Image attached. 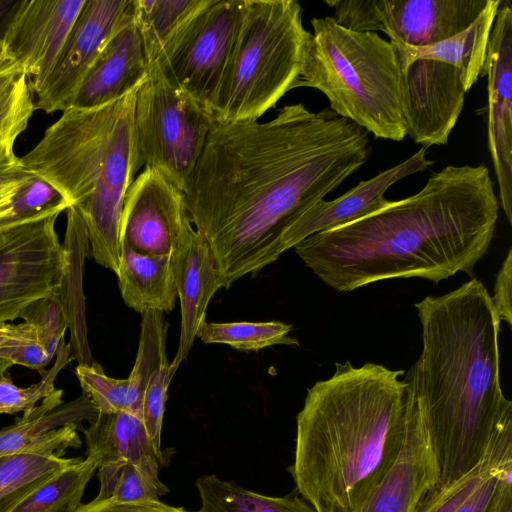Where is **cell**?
<instances>
[{
    "label": "cell",
    "mask_w": 512,
    "mask_h": 512,
    "mask_svg": "<svg viewBox=\"0 0 512 512\" xmlns=\"http://www.w3.org/2000/svg\"><path fill=\"white\" fill-rule=\"evenodd\" d=\"M498 213L486 165H448L417 193L311 235L294 249L338 292L399 278L437 284L458 272L474 274L494 237Z\"/></svg>",
    "instance_id": "2"
},
{
    "label": "cell",
    "mask_w": 512,
    "mask_h": 512,
    "mask_svg": "<svg viewBox=\"0 0 512 512\" xmlns=\"http://www.w3.org/2000/svg\"><path fill=\"white\" fill-rule=\"evenodd\" d=\"M137 89L95 108L70 107L20 158L57 189L84 221L95 262L114 273L126 193L141 168L134 140Z\"/></svg>",
    "instance_id": "5"
},
{
    "label": "cell",
    "mask_w": 512,
    "mask_h": 512,
    "mask_svg": "<svg viewBox=\"0 0 512 512\" xmlns=\"http://www.w3.org/2000/svg\"><path fill=\"white\" fill-rule=\"evenodd\" d=\"M0 359L10 366L21 365L34 369L41 376L47 371L46 366L51 362L38 339L0 349Z\"/></svg>",
    "instance_id": "38"
},
{
    "label": "cell",
    "mask_w": 512,
    "mask_h": 512,
    "mask_svg": "<svg viewBox=\"0 0 512 512\" xmlns=\"http://www.w3.org/2000/svg\"><path fill=\"white\" fill-rule=\"evenodd\" d=\"M302 13L295 0H245L212 107L216 121H256L296 88L312 36Z\"/></svg>",
    "instance_id": "7"
},
{
    "label": "cell",
    "mask_w": 512,
    "mask_h": 512,
    "mask_svg": "<svg viewBox=\"0 0 512 512\" xmlns=\"http://www.w3.org/2000/svg\"><path fill=\"white\" fill-rule=\"evenodd\" d=\"M81 431L87 456L96 461L98 468L128 462L160 468L166 463L164 452L153 443L141 417L136 414L99 412Z\"/></svg>",
    "instance_id": "22"
},
{
    "label": "cell",
    "mask_w": 512,
    "mask_h": 512,
    "mask_svg": "<svg viewBox=\"0 0 512 512\" xmlns=\"http://www.w3.org/2000/svg\"><path fill=\"white\" fill-rule=\"evenodd\" d=\"M313 32L297 87L322 92L329 109L379 139L406 137L395 50L378 33L357 32L332 16L311 20Z\"/></svg>",
    "instance_id": "6"
},
{
    "label": "cell",
    "mask_w": 512,
    "mask_h": 512,
    "mask_svg": "<svg viewBox=\"0 0 512 512\" xmlns=\"http://www.w3.org/2000/svg\"><path fill=\"white\" fill-rule=\"evenodd\" d=\"M79 458L36 453L0 456V512H13L31 493Z\"/></svg>",
    "instance_id": "27"
},
{
    "label": "cell",
    "mask_w": 512,
    "mask_h": 512,
    "mask_svg": "<svg viewBox=\"0 0 512 512\" xmlns=\"http://www.w3.org/2000/svg\"><path fill=\"white\" fill-rule=\"evenodd\" d=\"M131 7V0H86L41 88L32 95L35 110L70 108L105 44Z\"/></svg>",
    "instance_id": "13"
},
{
    "label": "cell",
    "mask_w": 512,
    "mask_h": 512,
    "mask_svg": "<svg viewBox=\"0 0 512 512\" xmlns=\"http://www.w3.org/2000/svg\"><path fill=\"white\" fill-rule=\"evenodd\" d=\"M176 370L169 363L167 356L163 357L153 370L143 395L140 417L148 435L158 449H161L167 391Z\"/></svg>",
    "instance_id": "36"
},
{
    "label": "cell",
    "mask_w": 512,
    "mask_h": 512,
    "mask_svg": "<svg viewBox=\"0 0 512 512\" xmlns=\"http://www.w3.org/2000/svg\"><path fill=\"white\" fill-rule=\"evenodd\" d=\"M124 303L143 314L171 312L177 300L173 254H145L121 245L117 272Z\"/></svg>",
    "instance_id": "23"
},
{
    "label": "cell",
    "mask_w": 512,
    "mask_h": 512,
    "mask_svg": "<svg viewBox=\"0 0 512 512\" xmlns=\"http://www.w3.org/2000/svg\"><path fill=\"white\" fill-rule=\"evenodd\" d=\"M9 231L10 229L0 230V248L6 243L9 236Z\"/></svg>",
    "instance_id": "47"
},
{
    "label": "cell",
    "mask_w": 512,
    "mask_h": 512,
    "mask_svg": "<svg viewBox=\"0 0 512 512\" xmlns=\"http://www.w3.org/2000/svg\"><path fill=\"white\" fill-rule=\"evenodd\" d=\"M437 486V469L422 421L407 398L400 452L357 512H417Z\"/></svg>",
    "instance_id": "18"
},
{
    "label": "cell",
    "mask_w": 512,
    "mask_h": 512,
    "mask_svg": "<svg viewBox=\"0 0 512 512\" xmlns=\"http://www.w3.org/2000/svg\"><path fill=\"white\" fill-rule=\"evenodd\" d=\"M370 152L369 133L329 108L297 103L267 122L215 120L184 194L222 288L286 252L292 224Z\"/></svg>",
    "instance_id": "1"
},
{
    "label": "cell",
    "mask_w": 512,
    "mask_h": 512,
    "mask_svg": "<svg viewBox=\"0 0 512 512\" xmlns=\"http://www.w3.org/2000/svg\"><path fill=\"white\" fill-rule=\"evenodd\" d=\"M201 506L197 512H316L302 497L267 496L207 474L196 481Z\"/></svg>",
    "instance_id": "25"
},
{
    "label": "cell",
    "mask_w": 512,
    "mask_h": 512,
    "mask_svg": "<svg viewBox=\"0 0 512 512\" xmlns=\"http://www.w3.org/2000/svg\"><path fill=\"white\" fill-rule=\"evenodd\" d=\"M29 174L22 179L10 182L0 187V220L7 216L14 194Z\"/></svg>",
    "instance_id": "44"
},
{
    "label": "cell",
    "mask_w": 512,
    "mask_h": 512,
    "mask_svg": "<svg viewBox=\"0 0 512 512\" xmlns=\"http://www.w3.org/2000/svg\"><path fill=\"white\" fill-rule=\"evenodd\" d=\"M291 325L280 321L205 322L198 337L206 344H226L240 351H258L275 345H298Z\"/></svg>",
    "instance_id": "30"
},
{
    "label": "cell",
    "mask_w": 512,
    "mask_h": 512,
    "mask_svg": "<svg viewBox=\"0 0 512 512\" xmlns=\"http://www.w3.org/2000/svg\"><path fill=\"white\" fill-rule=\"evenodd\" d=\"M158 362L153 348L140 346L133 368L125 379L109 377L96 362L78 364L75 374L83 394L99 412H128L140 416L143 395Z\"/></svg>",
    "instance_id": "24"
},
{
    "label": "cell",
    "mask_w": 512,
    "mask_h": 512,
    "mask_svg": "<svg viewBox=\"0 0 512 512\" xmlns=\"http://www.w3.org/2000/svg\"><path fill=\"white\" fill-rule=\"evenodd\" d=\"M73 359L71 346L64 340L56 353L54 365L48 369L41 380L28 387L16 385L6 371L11 367L0 359V414H15L27 412L37 403L49 396L55 388V380L59 372Z\"/></svg>",
    "instance_id": "33"
},
{
    "label": "cell",
    "mask_w": 512,
    "mask_h": 512,
    "mask_svg": "<svg viewBox=\"0 0 512 512\" xmlns=\"http://www.w3.org/2000/svg\"><path fill=\"white\" fill-rule=\"evenodd\" d=\"M214 122L210 111L149 67L136 93L133 118L141 167L156 170L184 192Z\"/></svg>",
    "instance_id": "9"
},
{
    "label": "cell",
    "mask_w": 512,
    "mask_h": 512,
    "mask_svg": "<svg viewBox=\"0 0 512 512\" xmlns=\"http://www.w3.org/2000/svg\"><path fill=\"white\" fill-rule=\"evenodd\" d=\"M99 411L82 394L63 401V390L55 389L40 404L24 412L14 424L0 429V456L36 453L62 457L69 448H80L77 430L91 423Z\"/></svg>",
    "instance_id": "17"
},
{
    "label": "cell",
    "mask_w": 512,
    "mask_h": 512,
    "mask_svg": "<svg viewBox=\"0 0 512 512\" xmlns=\"http://www.w3.org/2000/svg\"><path fill=\"white\" fill-rule=\"evenodd\" d=\"M67 208V202L57 189L30 173L14 194L7 216L0 220V230L61 213Z\"/></svg>",
    "instance_id": "32"
},
{
    "label": "cell",
    "mask_w": 512,
    "mask_h": 512,
    "mask_svg": "<svg viewBox=\"0 0 512 512\" xmlns=\"http://www.w3.org/2000/svg\"><path fill=\"white\" fill-rule=\"evenodd\" d=\"M149 66L130 10L113 32L83 80L71 107L95 108L139 88Z\"/></svg>",
    "instance_id": "20"
},
{
    "label": "cell",
    "mask_w": 512,
    "mask_h": 512,
    "mask_svg": "<svg viewBox=\"0 0 512 512\" xmlns=\"http://www.w3.org/2000/svg\"><path fill=\"white\" fill-rule=\"evenodd\" d=\"M501 0H490L476 21L441 42L414 47L391 42L400 69L406 136L427 149L446 145L466 93L485 76L490 30Z\"/></svg>",
    "instance_id": "8"
},
{
    "label": "cell",
    "mask_w": 512,
    "mask_h": 512,
    "mask_svg": "<svg viewBox=\"0 0 512 512\" xmlns=\"http://www.w3.org/2000/svg\"><path fill=\"white\" fill-rule=\"evenodd\" d=\"M13 146V143H8L0 147V187L29 174L15 155Z\"/></svg>",
    "instance_id": "41"
},
{
    "label": "cell",
    "mask_w": 512,
    "mask_h": 512,
    "mask_svg": "<svg viewBox=\"0 0 512 512\" xmlns=\"http://www.w3.org/2000/svg\"><path fill=\"white\" fill-rule=\"evenodd\" d=\"M511 287L512 249L509 248L506 257L496 274L491 299L500 321L506 322L510 327L512 325Z\"/></svg>",
    "instance_id": "39"
},
{
    "label": "cell",
    "mask_w": 512,
    "mask_h": 512,
    "mask_svg": "<svg viewBox=\"0 0 512 512\" xmlns=\"http://www.w3.org/2000/svg\"><path fill=\"white\" fill-rule=\"evenodd\" d=\"M192 226L184 192L145 167L124 199L120 246L145 254L171 255Z\"/></svg>",
    "instance_id": "14"
},
{
    "label": "cell",
    "mask_w": 512,
    "mask_h": 512,
    "mask_svg": "<svg viewBox=\"0 0 512 512\" xmlns=\"http://www.w3.org/2000/svg\"><path fill=\"white\" fill-rule=\"evenodd\" d=\"M488 77V149L494 167L498 200L512 224V5L501 0L492 24L486 61Z\"/></svg>",
    "instance_id": "15"
},
{
    "label": "cell",
    "mask_w": 512,
    "mask_h": 512,
    "mask_svg": "<svg viewBox=\"0 0 512 512\" xmlns=\"http://www.w3.org/2000/svg\"><path fill=\"white\" fill-rule=\"evenodd\" d=\"M244 7L245 0H207L149 67L212 113Z\"/></svg>",
    "instance_id": "10"
},
{
    "label": "cell",
    "mask_w": 512,
    "mask_h": 512,
    "mask_svg": "<svg viewBox=\"0 0 512 512\" xmlns=\"http://www.w3.org/2000/svg\"><path fill=\"white\" fill-rule=\"evenodd\" d=\"M511 485L512 467L492 469L455 512H502L512 500Z\"/></svg>",
    "instance_id": "37"
},
{
    "label": "cell",
    "mask_w": 512,
    "mask_h": 512,
    "mask_svg": "<svg viewBox=\"0 0 512 512\" xmlns=\"http://www.w3.org/2000/svg\"><path fill=\"white\" fill-rule=\"evenodd\" d=\"M502 512H512V500L505 505Z\"/></svg>",
    "instance_id": "48"
},
{
    "label": "cell",
    "mask_w": 512,
    "mask_h": 512,
    "mask_svg": "<svg viewBox=\"0 0 512 512\" xmlns=\"http://www.w3.org/2000/svg\"><path fill=\"white\" fill-rule=\"evenodd\" d=\"M433 161L427 158V148L421 147L401 163L376 176L359 182L342 196L317 201L289 228L285 237L286 250L316 233L344 225L386 206L390 200L386 191L396 182L426 170Z\"/></svg>",
    "instance_id": "19"
},
{
    "label": "cell",
    "mask_w": 512,
    "mask_h": 512,
    "mask_svg": "<svg viewBox=\"0 0 512 512\" xmlns=\"http://www.w3.org/2000/svg\"><path fill=\"white\" fill-rule=\"evenodd\" d=\"M86 0H23L5 34L8 56L23 71L31 95L48 77Z\"/></svg>",
    "instance_id": "16"
},
{
    "label": "cell",
    "mask_w": 512,
    "mask_h": 512,
    "mask_svg": "<svg viewBox=\"0 0 512 512\" xmlns=\"http://www.w3.org/2000/svg\"><path fill=\"white\" fill-rule=\"evenodd\" d=\"M335 22L357 32L381 31L389 41L421 47L469 28L490 0H328Z\"/></svg>",
    "instance_id": "11"
},
{
    "label": "cell",
    "mask_w": 512,
    "mask_h": 512,
    "mask_svg": "<svg viewBox=\"0 0 512 512\" xmlns=\"http://www.w3.org/2000/svg\"><path fill=\"white\" fill-rule=\"evenodd\" d=\"M207 0H131L148 66Z\"/></svg>",
    "instance_id": "26"
},
{
    "label": "cell",
    "mask_w": 512,
    "mask_h": 512,
    "mask_svg": "<svg viewBox=\"0 0 512 512\" xmlns=\"http://www.w3.org/2000/svg\"><path fill=\"white\" fill-rule=\"evenodd\" d=\"M34 111L33 98L22 74L0 97V147L14 144L27 128Z\"/></svg>",
    "instance_id": "35"
},
{
    "label": "cell",
    "mask_w": 512,
    "mask_h": 512,
    "mask_svg": "<svg viewBox=\"0 0 512 512\" xmlns=\"http://www.w3.org/2000/svg\"><path fill=\"white\" fill-rule=\"evenodd\" d=\"M97 468L93 458H79L31 493L13 512H75Z\"/></svg>",
    "instance_id": "28"
},
{
    "label": "cell",
    "mask_w": 512,
    "mask_h": 512,
    "mask_svg": "<svg viewBox=\"0 0 512 512\" xmlns=\"http://www.w3.org/2000/svg\"><path fill=\"white\" fill-rule=\"evenodd\" d=\"M23 0H0V42H3L5 34Z\"/></svg>",
    "instance_id": "43"
},
{
    "label": "cell",
    "mask_w": 512,
    "mask_h": 512,
    "mask_svg": "<svg viewBox=\"0 0 512 512\" xmlns=\"http://www.w3.org/2000/svg\"><path fill=\"white\" fill-rule=\"evenodd\" d=\"M507 467H512V426L497 435L486 457L476 468L427 496L417 512H455L489 471Z\"/></svg>",
    "instance_id": "31"
},
{
    "label": "cell",
    "mask_w": 512,
    "mask_h": 512,
    "mask_svg": "<svg viewBox=\"0 0 512 512\" xmlns=\"http://www.w3.org/2000/svg\"><path fill=\"white\" fill-rule=\"evenodd\" d=\"M23 74L20 68H14L4 72H0V97L12 85V83Z\"/></svg>",
    "instance_id": "45"
},
{
    "label": "cell",
    "mask_w": 512,
    "mask_h": 512,
    "mask_svg": "<svg viewBox=\"0 0 512 512\" xmlns=\"http://www.w3.org/2000/svg\"><path fill=\"white\" fill-rule=\"evenodd\" d=\"M422 350L404 378L424 426L438 491L486 457L512 425V402L500 384V319L484 284L473 277L415 304Z\"/></svg>",
    "instance_id": "3"
},
{
    "label": "cell",
    "mask_w": 512,
    "mask_h": 512,
    "mask_svg": "<svg viewBox=\"0 0 512 512\" xmlns=\"http://www.w3.org/2000/svg\"><path fill=\"white\" fill-rule=\"evenodd\" d=\"M14 68L20 67L15 62H13V60L8 56L3 42H0V72H4Z\"/></svg>",
    "instance_id": "46"
},
{
    "label": "cell",
    "mask_w": 512,
    "mask_h": 512,
    "mask_svg": "<svg viewBox=\"0 0 512 512\" xmlns=\"http://www.w3.org/2000/svg\"><path fill=\"white\" fill-rule=\"evenodd\" d=\"M75 512H192L182 507H174L159 501L116 503L109 499H93L82 504Z\"/></svg>",
    "instance_id": "40"
},
{
    "label": "cell",
    "mask_w": 512,
    "mask_h": 512,
    "mask_svg": "<svg viewBox=\"0 0 512 512\" xmlns=\"http://www.w3.org/2000/svg\"><path fill=\"white\" fill-rule=\"evenodd\" d=\"M59 214L10 229L0 248V324L20 318L33 302L60 293L68 254L55 230Z\"/></svg>",
    "instance_id": "12"
},
{
    "label": "cell",
    "mask_w": 512,
    "mask_h": 512,
    "mask_svg": "<svg viewBox=\"0 0 512 512\" xmlns=\"http://www.w3.org/2000/svg\"><path fill=\"white\" fill-rule=\"evenodd\" d=\"M99 493L95 499L116 503L159 501L168 487L159 478V468L123 463L98 468Z\"/></svg>",
    "instance_id": "29"
},
{
    "label": "cell",
    "mask_w": 512,
    "mask_h": 512,
    "mask_svg": "<svg viewBox=\"0 0 512 512\" xmlns=\"http://www.w3.org/2000/svg\"><path fill=\"white\" fill-rule=\"evenodd\" d=\"M38 339L32 325L22 322L19 324H0V349Z\"/></svg>",
    "instance_id": "42"
},
{
    "label": "cell",
    "mask_w": 512,
    "mask_h": 512,
    "mask_svg": "<svg viewBox=\"0 0 512 512\" xmlns=\"http://www.w3.org/2000/svg\"><path fill=\"white\" fill-rule=\"evenodd\" d=\"M173 260L181 322L178 349L171 364L178 369L205 324L208 304L222 282L210 246L193 226L180 240Z\"/></svg>",
    "instance_id": "21"
},
{
    "label": "cell",
    "mask_w": 512,
    "mask_h": 512,
    "mask_svg": "<svg viewBox=\"0 0 512 512\" xmlns=\"http://www.w3.org/2000/svg\"><path fill=\"white\" fill-rule=\"evenodd\" d=\"M403 374L347 360L307 390L289 471L316 512H357L396 460L406 424Z\"/></svg>",
    "instance_id": "4"
},
{
    "label": "cell",
    "mask_w": 512,
    "mask_h": 512,
    "mask_svg": "<svg viewBox=\"0 0 512 512\" xmlns=\"http://www.w3.org/2000/svg\"><path fill=\"white\" fill-rule=\"evenodd\" d=\"M20 318L33 326L38 340L52 360L64 340L68 327V318L60 293L33 302L22 312Z\"/></svg>",
    "instance_id": "34"
}]
</instances>
